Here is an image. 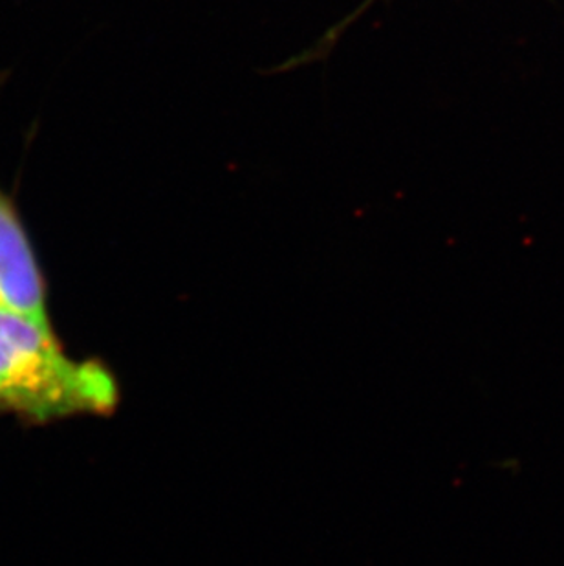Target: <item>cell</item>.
Segmentation results:
<instances>
[{"instance_id":"1","label":"cell","mask_w":564,"mask_h":566,"mask_svg":"<svg viewBox=\"0 0 564 566\" xmlns=\"http://www.w3.org/2000/svg\"><path fill=\"white\" fill-rule=\"evenodd\" d=\"M116 398L114 379L102 365L70 359L54 331L0 311V411L52 422L108 411Z\"/></svg>"},{"instance_id":"2","label":"cell","mask_w":564,"mask_h":566,"mask_svg":"<svg viewBox=\"0 0 564 566\" xmlns=\"http://www.w3.org/2000/svg\"><path fill=\"white\" fill-rule=\"evenodd\" d=\"M0 311L52 331L46 283L15 200L0 186Z\"/></svg>"}]
</instances>
